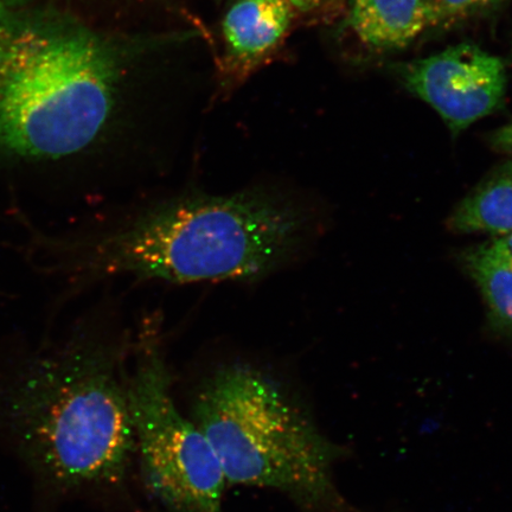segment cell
Instances as JSON below:
<instances>
[{
    "instance_id": "obj_5",
    "label": "cell",
    "mask_w": 512,
    "mask_h": 512,
    "mask_svg": "<svg viewBox=\"0 0 512 512\" xmlns=\"http://www.w3.org/2000/svg\"><path fill=\"white\" fill-rule=\"evenodd\" d=\"M132 358L128 396L145 489L168 512H222L226 477L206 435L177 406L155 318L140 325Z\"/></svg>"
},
{
    "instance_id": "obj_4",
    "label": "cell",
    "mask_w": 512,
    "mask_h": 512,
    "mask_svg": "<svg viewBox=\"0 0 512 512\" xmlns=\"http://www.w3.org/2000/svg\"><path fill=\"white\" fill-rule=\"evenodd\" d=\"M190 418L227 484L278 491L306 512H343L334 480L343 448L273 371L247 361L220 364L198 383Z\"/></svg>"
},
{
    "instance_id": "obj_6",
    "label": "cell",
    "mask_w": 512,
    "mask_h": 512,
    "mask_svg": "<svg viewBox=\"0 0 512 512\" xmlns=\"http://www.w3.org/2000/svg\"><path fill=\"white\" fill-rule=\"evenodd\" d=\"M400 75L408 91L431 106L454 137L495 113L507 94L503 61L471 43L408 63Z\"/></svg>"
},
{
    "instance_id": "obj_14",
    "label": "cell",
    "mask_w": 512,
    "mask_h": 512,
    "mask_svg": "<svg viewBox=\"0 0 512 512\" xmlns=\"http://www.w3.org/2000/svg\"><path fill=\"white\" fill-rule=\"evenodd\" d=\"M288 2L291 3L293 9L309 14V12L322 9L331 0H288Z\"/></svg>"
},
{
    "instance_id": "obj_3",
    "label": "cell",
    "mask_w": 512,
    "mask_h": 512,
    "mask_svg": "<svg viewBox=\"0 0 512 512\" xmlns=\"http://www.w3.org/2000/svg\"><path fill=\"white\" fill-rule=\"evenodd\" d=\"M118 60L104 38L59 12L0 15V153L73 158L110 121Z\"/></svg>"
},
{
    "instance_id": "obj_15",
    "label": "cell",
    "mask_w": 512,
    "mask_h": 512,
    "mask_svg": "<svg viewBox=\"0 0 512 512\" xmlns=\"http://www.w3.org/2000/svg\"><path fill=\"white\" fill-rule=\"evenodd\" d=\"M31 0H0V15L6 14V12L27 8Z\"/></svg>"
},
{
    "instance_id": "obj_8",
    "label": "cell",
    "mask_w": 512,
    "mask_h": 512,
    "mask_svg": "<svg viewBox=\"0 0 512 512\" xmlns=\"http://www.w3.org/2000/svg\"><path fill=\"white\" fill-rule=\"evenodd\" d=\"M288 0H235L223 19V36L236 59L254 61L283 40L292 21Z\"/></svg>"
},
{
    "instance_id": "obj_11",
    "label": "cell",
    "mask_w": 512,
    "mask_h": 512,
    "mask_svg": "<svg viewBox=\"0 0 512 512\" xmlns=\"http://www.w3.org/2000/svg\"><path fill=\"white\" fill-rule=\"evenodd\" d=\"M435 18V24L452 23L480 10L479 0H427Z\"/></svg>"
},
{
    "instance_id": "obj_7",
    "label": "cell",
    "mask_w": 512,
    "mask_h": 512,
    "mask_svg": "<svg viewBox=\"0 0 512 512\" xmlns=\"http://www.w3.org/2000/svg\"><path fill=\"white\" fill-rule=\"evenodd\" d=\"M348 23L364 46L377 51L406 48L437 25L427 0H351Z\"/></svg>"
},
{
    "instance_id": "obj_12",
    "label": "cell",
    "mask_w": 512,
    "mask_h": 512,
    "mask_svg": "<svg viewBox=\"0 0 512 512\" xmlns=\"http://www.w3.org/2000/svg\"><path fill=\"white\" fill-rule=\"evenodd\" d=\"M489 143L495 150L512 157V123L492 132Z\"/></svg>"
},
{
    "instance_id": "obj_13",
    "label": "cell",
    "mask_w": 512,
    "mask_h": 512,
    "mask_svg": "<svg viewBox=\"0 0 512 512\" xmlns=\"http://www.w3.org/2000/svg\"><path fill=\"white\" fill-rule=\"evenodd\" d=\"M491 253L512 261V233L484 243Z\"/></svg>"
},
{
    "instance_id": "obj_9",
    "label": "cell",
    "mask_w": 512,
    "mask_h": 512,
    "mask_svg": "<svg viewBox=\"0 0 512 512\" xmlns=\"http://www.w3.org/2000/svg\"><path fill=\"white\" fill-rule=\"evenodd\" d=\"M454 234H486L502 238L512 233V159L495 166L458 203L447 220Z\"/></svg>"
},
{
    "instance_id": "obj_10",
    "label": "cell",
    "mask_w": 512,
    "mask_h": 512,
    "mask_svg": "<svg viewBox=\"0 0 512 512\" xmlns=\"http://www.w3.org/2000/svg\"><path fill=\"white\" fill-rule=\"evenodd\" d=\"M460 260L482 294L491 329L512 339V261L491 253L484 243L466 249Z\"/></svg>"
},
{
    "instance_id": "obj_1",
    "label": "cell",
    "mask_w": 512,
    "mask_h": 512,
    "mask_svg": "<svg viewBox=\"0 0 512 512\" xmlns=\"http://www.w3.org/2000/svg\"><path fill=\"white\" fill-rule=\"evenodd\" d=\"M317 233L305 198L284 182L228 192L182 188L125 203L38 241L40 266L86 286L132 278L170 284L258 283L302 258Z\"/></svg>"
},
{
    "instance_id": "obj_2",
    "label": "cell",
    "mask_w": 512,
    "mask_h": 512,
    "mask_svg": "<svg viewBox=\"0 0 512 512\" xmlns=\"http://www.w3.org/2000/svg\"><path fill=\"white\" fill-rule=\"evenodd\" d=\"M133 339L102 313L0 366V444L29 472L41 512L126 483L136 458Z\"/></svg>"
},
{
    "instance_id": "obj_16",
    "label": "cell",
    "mask_w": 512,
    "mask_h": 512,
    "mask_svg": "<svg viewBox=\"0 0 512 512\" xmlns=\"http://www.w3.org/2000/svg\"><path fill=\"white\" fill-rule=\"evenodd\" d=\"M501 2H503V0H479V8L480 10L491 8V6H495Z\"/></svg>"
}]
</instances>
